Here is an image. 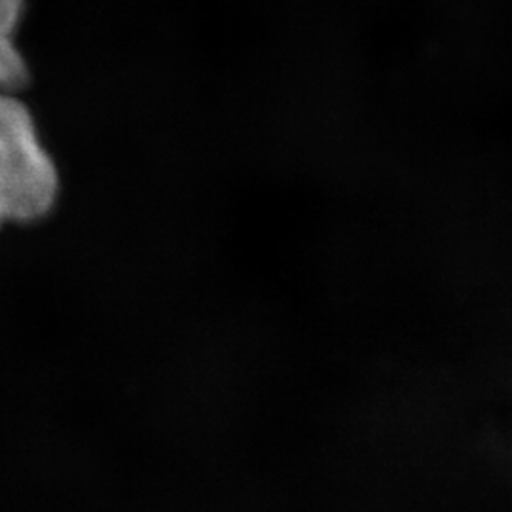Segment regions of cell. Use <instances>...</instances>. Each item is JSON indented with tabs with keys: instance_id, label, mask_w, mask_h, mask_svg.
<instances>
[{
	"instance_id": "1",
	"label": "cell",
	"mask_w": 512,
	"mask_h": 512,
	"mask_svg": "<svg viewBox=\"0 0 512 512\" xmlns=\"http://www.w3.org/2000/svg\"><path fill=\"white\" fill-rule=\"evenodd\" d=\"M57 196V165L31 110L16 93H0V228L48 217Z\"/></svg>"
},
{
	"instance_id": "2",
	"label": "cell",
	"mask_w": 512,
	"mask_h": 512,
	"mask_svg": "<svg viewBox=\"0 0 512 512\" xmlns=\"http://www.w3.org/2000/svg\"><path fill=\"white\" fill-rule=\"evenodd\" d=\"M25 0H0V93H16L29 80L27 61L16 46Z\"/></svg>"
}]
</instances>
